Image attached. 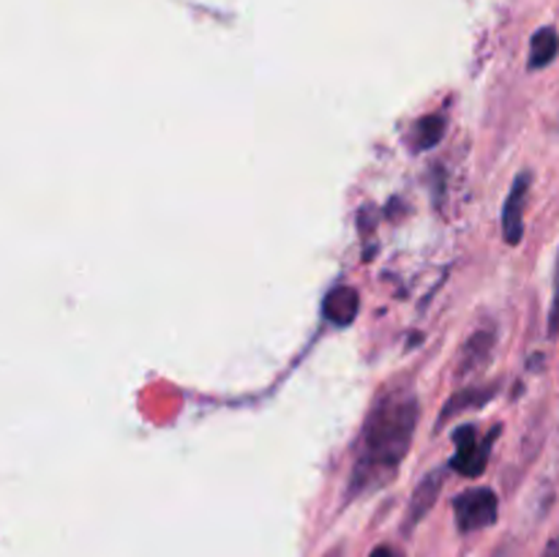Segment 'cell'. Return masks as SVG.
Masks as SVG:
<instances>
[{
    "instance_id": "6da1fadb",
    "label": "cell",
    "mask_w": 559,
    "mask_h": 557,
    "mask_svg": "<svg viewBox=\"0 0 559 557\" xmlns=\"http://www.w3.org/2000/svg\"><path fill=\"white\" fill-rule=\"evenodd\" d=\"M420 404L413 388H385L371 404L360 440L355 446V462L349 470L347 502L371 495L396 478L415 429H418Z\"/></svg>"
},
{
    "instance_id": "7a4b0ae2",
    "label": "cell",
    "mask_w": 559,
    "mask_h": 557,
    "mask_svg": "<svg viewBox=\"0 0 559 557\" xmlns=\"http://www.w3.org/2000/svg\"><path fill=\"white\" fill-rule=\"evenodd\" d=\"M453 517H456L459 533H478V530L497 524L500 500H497L495 489H489V486H475V489L462 491L453 500Z\"/></svg>"
},
{
    "instance_id": "3957f363",
    "label": "cell",
    "mask_w": 559,
    "mask_h": 557,
    "mask_svg": "<svg viewBox=\"0 0 559 557\" xmlns=\"http://www.w3.org/2000/svg\"><path fill=\"white\" fill-rule=\"evenodd\" d=\"M495 440V435L486 442L478 440V429L475 426H462V429L453 431V446L456 453L451 459V467L456 470L464 478H478L484 475L486 462H489V446Z\"/></svg>"
},
{
    "instance_id": "277c9868",
    "label": "cell",
    "mask_w": 559,
    "mask_h": 557,
    "mask_svg": "<svg viewBox=\"0 0 559 557\" xmlns=\"http://www.w3.org/2000/svg\"><path fill=\"white\" fill-rule=\"evenodd\" d=\"M530 186H533V175L519 173L502 202V235L508 246H519L524 238V208H527Z\"/></svg>"
},
{
    "instance_id": "5b68a950",
    "label": "cell",
    "mask_w": 559,
    "mask_h": 557,
    "mask_svg": "<svg viewBox=\"0 0 559 557\" xmlns=\"http://www.w3.org/2000/svg\"><path fill=\"white\" fill-rule=\"evenodd\" d=\"M442 491V473H429L418 486H415L413 497H409V506L407 513H404V522H402V533L409 535L426 517L429 511L435 508L437 497Z\"/></svg>"
},
{
    "instance_id": "8992f818",
    "label": "cell",
    "mask_w": 559,
    "mask_h": 557,
    "mask_svg": "<svg viewBox=\"0 0 559 557\" xmlns=\"http://www.w3.org/2000/svg\"><path fill=\"white\" fill-rule=\"evenodd\" d=\"M358 311H360V295L355 293L353 287H347V284L333 287L331 293L325 295V300H322V317L336 328L353 325Z\"/></svg>"
},
{
    "instance_id": "52a82bcc",
    "label": "cell",
    "mask_w": 559,
    "mask_h": 557,
    "mask_svg": "<svg viewBox=\"0 0 559 557\" xmlns=\"http://www.w3.org/2000/svg\"><path fill=\"white\" fill-rule=\"evenodd\" d=\"M495 339L497 336H495V331H491V328H489V331L473 333V336L464 342L462 353H459V358H456L459 375L467 377V375H473V371L484 369V366L489 364L491 353H495Z\"/></svg>"
},
{
    "instance_id": "ba28073f",
    "label": "cell",
    "mask_w": 559,
    "mask_h": 557,
    "mask_svg": "<svg viewBox=\"0 0 559 557\" xmlns=\"http://www.w3.org/2000/svg\"><path fill=\"white\" fill-rule=\"evenodd\" d=\"M557 55H559L557 27L546 25L540 27V31H535L533 38H530V69L533 71L546 69V66L555 63Z\"/></svg>"
},
{
    "instance_id": "9c48e42d",
    "label": "cell",
    "mask_w": 559,
    "mask_h": 557,
    "mask_svg": "<svg viewBox=\"0 0 559 557\" xmlns=\"http://www.w3.org/2000/svg\"><path fill=\"white\" fill-rule=\"evenodd\" d=\"M442 137H445V118L442 115H424L409 129V142H413L415 151H429V147L440 145Z\"/></svg>"
},
{
    "instance_id": "30bf717a",
    "label": "cell",
    "mask_w": 559,
    "mask_h": 557,
    "mask_svg": "<svg viewBox=\"0 0 559 557\" xmlns=\"http://www.w3.org/2000/svg\"><path fill=\"white\" fill-rule=\"evenodd\" d=\"M491 396H495V388H486V391H462V393H456V396L448 399L445 410H442V420L451 418L453 413H464V410L473 407V404H478V407H480V404L489 402Z\"/></svg>"
},
{
    "instance_id": "8fae6325",
    "label": "cell",
    "mask_w": 559,
    "mask_h": 557,
    "mask_svg": "<svg viewBox=\"0 0 559 557\" xmlns=\"http://www.w3.org/2000/svg\"><path fill=\"white\" fill-rule=\"evenodd\" d=\"M549 336H559V257L555 265V293H551V306H549Z\"/></svg>"
},
{
    "instance_id": "7c38bea8",
    "label": "cell",
    "mask_w": 559,
    "mask_h": 557,
    "mask_svg": "<svg viewBox=\"0 0 559 557\" xmlns=\"http://www.w3.org/2000/svg\"><path fill=\"white\" fill-rule=\"evenodd\" d=\"M369 557H404V555L396 549V546L380 544V546H374V549H371Z\"/></svg>"
},
{
    "instance_id": "4fadbf2b",
    "label": "cell",
    "mask_w": 559,
    "mask_h": 557,
    "mask_svg": "<svg viewBox=\"0 0 559 557\" xmlns=\"http://www.w3.org/2000/svg\"><path fill=\"white\" fill-rule=\"evenodd\" d=\"M540 557H559V535H557V538H551L549 544H546L544 555H540Z\"/></svg>"
},
{
    "instance_id": "5bb4252c",
    "label": "cell",
    "mask_w": 559,
    "mask_h": 557,
    "mask_svg": "<svg viewBox=\"0 0 559 557\" xmlns=\"http://www.w3.org/2000/svg\"><path fill=\"white\" fill-rule=\"evenodd\" d=\"M491 557H511V555H508V549H497Z\"/></svg>"
}]
</instances>
